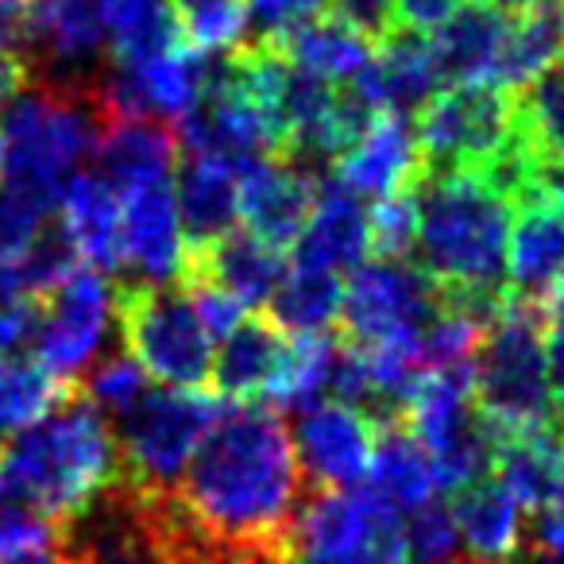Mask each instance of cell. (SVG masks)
I'll list each match as a JSON object with an SVG mask.
<instances>
[{"label": "cell", "instance_id": "5b68a950", "mask_svg": "<svg viewBox=\"0 0 564 564\" xmlns=\"http://www.w3.org/2000/svg\"><path fill=\"white\" fill-rule=\"evenodd\" d=\"M225 414L217 394L205 391H148L117 433V484L135 499H163L182 484L205 433Z\"/></svg>", "mask_w": 564, "mask_h": 564}, {"label": "cell", "instance_id": "681fc988", "mask_svg": "<svg viewBox=\"0 0 564 564\" xmlns=\"http://www.w3.org/2000/svg\"><path fill=\"white\" fill-rule=\"evenodd\" d=\"M28 40L20 0H0V51H17Z\"/></svg>", "mask_w": 564, "mask_h": 564}, {"label": "cell", "instance_id": "836d02e7", "mask_svg": "<svg viewBox=\"0 0 564 564\" xmlns=\"http://www.w3.org/2000/svg\"><path fill=\"white\" fill-rule=\"evenodd\" d=\"M337 356H340V340L329 337V333L294 337L286 345L282 368L263 402L271 410H306L314 402H325V394L333 387V371H337Z\"/></svg>", "mask_w": 564, "mask_h": 564}, {"label": "cell", "instance_id": "ab89813d", "mask_svg": "<svg viewBox=\"0 0 564 564\" xmlns=\"http://www.w3.org/2000/svg\"><path fill=\"white\" fill-rule=\"evenodd\" d=\"M368 213H371V251L379 259H406L417 243V220H422L417 186L383 197Z\"/></svg>", "mask_w": 564, "mask_h": 564}, {"label": "cell", "instance_id": "2e32d148", "mask_svg": "<svg viewBox=\"0 0 564 564\" xmlns=\"http://www.w3.org/2000/svg\"><path fill=\"white\" fill-rule=\"evenodd\" d=\"M333 178H340L364 202H383L402 189H414L425 178V163L410 120L387 112L371 120L368 132L333 163Z\"/></svg>", "mask_w": 564, "mask_h": 564}, {"label": "cell", "instance_id": "7c38bea8", "mask_svg": "<svg viewBox=\"0 0 564 564\" xmlns=\"http://www.w3.org/2000/svg\"><path fill=\"white\" fill-rule=\"evenodd\" d=\"M112 322V291L101 271L74 267L55 291L47 294V306H40L35 325V360L70 383L78 371L97 360Z\"/></svg>", "mask_w": 564, "mask_h": 564}, {"label": "cell", "instance_id": "5bb4252c", "mask_svg": "<svg viewBox=\"0 0 564 564\" xmlns=\"http://www.w3.org/2000/svg\"><path fill=\"white\" fill-rule=\"evenodd\" d=\"M379 425L348 402H314L299 410L294 456L322 491L360 487L371 471Z\"/></svg>", "mask_w": 564, "mask_h": 564}, {"label": "cell", "instance_id": "b9f144b4", "mask_svg": "<svg viewBox=\"0 0 564 564\" xmlns=\"http://www.w3.org/2000/svg\"><path fill=\"white\" fill-rule=\"evenodd\" d=\"M182 286H186V299H189V306H194L197 322L205 325V333H209L213 340H225L228 333L243 322V310L248 306L236 302L228 291H220V286H213V282H205V279H186Z\"/></svg>", "mask_w": 564, "mask_h": 564}, {"label": "cell", "instance_id": "816d5d0a", "mask_svg": "<svg viewBox=\"0 0 564 564\" xmlns=\"http://www.w3.org/2000/svg\"><path fill=\"white\" fill-rule=\"evenodd\" d=\"M545 314H549V322L564 317V271H561V279L553 282V291L545 294Z\"/></svg>", "mask_w": 564, "mask_h": 564}, {"label": "cell", "instance_id": "52a82bcc", "mask_svg": "<svg viewBox=\"0 0 564 564\" xmlns=\"http://www.w3.org/2000/svg\"><path fill=\"white\" fill-rule=\"evenodd\" d=\"M294 564H410L406 522L376 487L322 491L294 518Z\"/></svg>", "mask_w": 564, "mask_h": 564}, {"label": "cell", "instance_id": "f907efd6", "mask_svg": "<svg viewBox=\"0 0 564 564\" xmlns=\"http://www.w3.org/2000/svg\"><path fill=\"white\" fill-rule=\"evenodd\" d=\"M541 545L545 553H561L564 556V502L549 514H541Z\"/></svg>", "mask_w": 564, "mask_h": 564}, {"label": "cell", "instance_id": "9f6ffc18", "mask_svg": "<svg viewBox=\"0 0 564 564\" xmlns=\"http://www.w3.org/2000/svg\"><path fill=\"white\" fill-rule=\"evenodd\" d=\"M0 171H4V135H0Z\"/></svg>", "mask_w": 564, "mask_h": 564}, {"label": "cell", "instance_id": "1f68e13d", "mask_svg": "<svg viewBox=\"0 0 564 564\" xmlns=\"http://www.w3.org/2000/svg\"><path fill=\"white\" fill-rule=\"evenodd\" d=\"M105 35L112 40V58H151L182 43V24L174 0H97Z\"/></svg>", "mask_w": 564, "mask_h": 564}, {"label": "cell", "instance_id": "4fadbf2b", "mask_svg": "<svg viewBox=\"0 0 564 564\" xmlns=\"http://www.w3.org/2000/svg\"><path fill=\"white\" fill-rule=\"evenodd\" d=\"M120 194V267L143 286H166L186 267V228H182L174 174L143 178Z\"/></svg>", "mask_w": 564, "mask_h": 564}, {"label": "cell", "instance_id": "8d00e7d4", "mask_svg": "<svg viewBox=\"0 0 564 564\" xmlns=\"http://www.w3.org/2000/svg\"><path fill=\"white\" fill-rule=\"evenodd\" d=\"M182 43L205 58L236 55L248 40L251 12L243 0H182Z\"/></svg>", "mask_w": 564, "mask_h": 564}, {"label": "cell", "instance_id": "f1b7e54d", "mask_svg": "<svg viewBox=\"0 0 564 564\" xmlns=\"http://www.w3.org/2000/svg\"><path fill=\"white\" fill-rule=\"evenodd\" d=\"M371 484L383 495L391 507L414 510L422 502L437 499V471H433L430 453L422 448V441L406 430L402 422H383L376 437V456H371Z\"/></svg>", "mask_w": 564, "mask_h": 564}, {"label": "cell", "instance_id": "4dcf8cb0", "mask_svg": "<svg viewBox=\"0 0 564 564\" xmlns=\"http://www.w3.org/2000/svg\"><path fill=\"white\" fill-rule=\"evenodd\" d=\"M174 135L151 120H109L97 143V171L117 189L174 171Z\"/></svg>", "mask_w": 564, "mask_h": 564}, {"label": "cell", "instance_id": "7bdbcfd3", "mask_svg": "<svg viewBox=\"0 0 564 564\" xmlns=\"http://www.w3.org/2000/svg\"><path fill=\"white\" fill-rule=\"evenodd\" d=\"M329 12L337 24L356 32L368 43H383L399 32V9L394 0H329Z\"/></svg>", "mask_w": 564, "mask_h": 564}, {"label": "cell", "instance_id": "74e56055", "mask_svg": "<svg viewBox=\"0 0 564 564\" xmlns=\"http://www.w3.org/2000/svg\"><path fill=\"white\" fill-rule=\"evenodd\" d=\"M58 209V194L28 186L17 178H0V248H28L47 232Z\"/></svg>", "mask_w": 564, "mask_h": 564}, {"label": "cell", "instance_id": "484cf974", "mask_svg": "<svg viewBox=\"0 0 564 564\" xmlns=\"http://www.w3.org/2000/svg\"><path fill=\"white\" fill-rule=\"evenodd\" d=\"M291 340L282 337V329L271 317H243L225 340L220 352L213 356V387L225 399L236 402H256L267 399L274 376L282 368Z\"/></svg>", "mask_w": 564, "mask_h": 564}, {"label": "cell", "instance_id": "ac0fdd59", "mask_svg": "<svg viewBox=\"0 0 564 564\" xmlns=\"http://www.w3.org/2000/svg\"><path fill=\"white\" fill-rule=\"evenodd\" d=\"M348 86L376 112L402 120L417 117L441 89L437 70H433L430 40L410 32V28H399L391 40L379 43V51H371V63Z\"/></svg>", "mask_w": 564, "mask_h": 564}, {"label": "cell", "instance_id": "d4e9b609", "mask_svg": "<svg viewBox=\"0 0 564 564\" xmlns=\"http://www.w3.org/2000/svg\"><path fill=\"white\" fill-rule=\"evenodd\" d=\"M174 194H178L182 228H186V248L220 240L240 220V178L232 159L186 151Z\"/></svg>", "mask_w": 564, "mask_h": 564}, {"label": "cell", "instance_id": "7402d4cb", "mask_svg": "<svg viewBox=\"0 0 564 564\" xmlns=\"http://www.w3.org/2000/svg\"><path fill=\"white\" fill-rule=\"evenodd\" d=\"M460 533V549L468 564H518L525 549V522L514 495L495 476H479L476 484L453 491L448 507Z\"/></svg>", "mask_w": 564, "mask_h": 564}, {"label": "cell", "instance_id": "44dd1931", "mask_svg": "<svg viewBox=\"0 0 564 564\" xmlns=\"http://www.w3.org/2000/svg\"><path fill=\"white\" fill-rule=\"evenodd\" d=\"M495 479L530 514H549L564 502V425L499 433L495 437Z\"/></svg>", "mask_w": 564, "mask_h": 564}, {"label": "cell", "instance_id": "ffe728a7", "mask_svg": "<svg viewBox=\"0 0 564 564\" xmlns=\"http://www.w3.org/2000/svg\"><path fill=\"white\" fill-rule=\"evenodd\" d=\"M510 32V12L487 0H468L441 28L430 32V55L441 86H468L491 82L499 66L502 43Z\"/></svg>", "mask_w": 564, "mask_h": 564}, {"label": "cell", "instance_id": "9c48e42d", "mask_svg": "<svg viewBox=\"0 0 564 564\" xmlns=\"http://www.w3.org/2000/svg\"><path fill=\"white\" fill-rule=\"evenodd\" d=\"M425 174L484 171L514 140V94L495 82L448 86L417 112Z\"/></svg>", "mask_w": 564, "mask_h": 564}, {"label": "cell", "instance_id": "7dc6e473", "mask_svg": "<svg viewBox=\"0 0 564 564\" xmlns=\"http://www.w3.org/2000/svg\"><path fill=\"white\" fill-rule=\"evenodd\" d=\"M545 352H549V383H553V402H556V414H561V422H564V317L549 322Z\"/></svg>", "mask_w": 564, "mask_h": 564}, {"label": "cell", "instance_id": "6f0895ef", "mask_svg": "<svg viewBox=\"0 0 564 564\" xmlns=\"http://www.w3.org/2000/svg\"><path fill=\"white\" fill-rule=\"evenodd\" d=\"M178 4H182V0H174V9H178Z\"/></svg>", "mask_w": 564, "mask_h": 564}, {"label": "cell", "instance_id": "60d3db41", "mask_svg": "<svg viewBox=\"0 0 564 564\" xmlns=\"http://www.w3.org/2000/svg\"><path fill=\"white\" fill-rule=\"evenodd\" d=\"M47 549H58V525L0 499V564H20Z\"/></svg>", "mask_w": 564, "mask_h": 564}, {"label": "cell", "instance_id": "f546056e", "mask_svg": "<svg viewBox=\"0 0 564 564\" xmlns=\"http://www.w3.org/2000/svg\"><path fill=\"white\" fill-rule=\"evenodd\" d=\"M345 310V282L329 267L299 263L286 267L279 291L271 294V322L291 337L329 333Z\"/></svg>", "mask_w": 564, "mask_h": 564}, {"label": "cell", "instance_id": "11a10c76", "mask_svg": "<svg viewBox=\"0 0 564 564\" xmlns=\"http://www.w3.org/2000/svg\"><path fill=\"white\" fill-rule=\"evenodd\" d=\"M549 194H553V197H556V205H561V209H564V171L549 178Z\"/></svg>", "mask_w": 564, "mask_h": 564}, {"label": "cell", "instance_id": "e575fe53", "mask_svg": "<svg viewBox=\"0 0 564 564\" xmlns=\"http://www.w3.org/2000/svg\"><path fill=\"white\" fill-rule=\"evenodd\" d=\"M70 394V383L51 376L40 360L4 356L0 360V441L32 430L51 410L63 406Z\"/></svg>", "mask_w": 564, "mask_h": 564}, {"label": "cell", "instance_id": "83f0119b", "mask_svg": "<svg viewBox=\"0 0 564 564\" xmlns=\"http://www.w3.org/2000/svg\"><path fill=\"white\" fill-rule=\"evenodd\" d=\"M274 51L291 66L314 74V78L340 86V82H356L360 70L371 63V43L348 32L337 20H306V24L291 28L282 35H263Z\"/></svg>", "mask_w": 564, "mask_h": 564}, {"label": "cell", "instance_id": "bcb514c9", "mask_svg": "<svg viewBox=\"0 0 564 564\" xmlns=\"http://www.w3.org/2000/svg\"><path fill=\"white\" fill-rule=\"evenodd\" d=\"M460 4H468V0H394V9H399V24L410 28V32H417V35L441 28L456 9H460Z\"/></svg>", "mask_w": 564, "mask_h": 564}, {"label": "cell", "instance_id": "3957f363", "mask_svg": "<svg viewBox=\"0 0 564 564\" xmlns=\"http://www.w3.org/2000/svg\"><path fill=\"white\" fill-rule=\"evenodd\" d=\"M417 267L437 291L502 294L514 205L484 174H425L417 182Z\"/></svg>", "mask_w": 564, "mask_h": 564}, {"label": "cell", "instance_id": "603a6c76", "mask_svg": "<svg viewBox=\"0 0 564 564\" xmlns=\"http://www.w3.org/2000/svg\"><path fill=\"white\" fill-rule=\"evenodd\" d=\"M564 271V209L553 194H533L514 205L507 251V286L522 299H541L553 291Z\"/></svg>", "mask_w": 564, "mask_h": 564}, {"label": "cell", "instance_id": "4316f807", "mask_svg": "<svg viewBox=\"0 0 564 564\" xmlns=\"http://www.w3.org/2000/svg\"><path fill=\"white\" fill-rule=\"evenodd\" d=\"M564 58V0H538L533 9L510 17V32L502 43L499 66H495V86L525 89L549 74Z\"/></svg>", "mask_w": 564, "mask_h": 564}, {"label": "cell", "instance_id": "8992f818", "mask_svg": "<svg viewBox=\"0 0 564 564\" xmlns=\"http://www.w3.org/2000/svg\"><path fill=\"white\" fill-rule=\"evenodd\" d=\"M105 117L94 109V97L47 89V94H20L0 117L4 135V171L0 178H17L28 186L63 194L66 178L86 155H97Z\"/></svg>", "mask_w": 564, "mask_h": 564}, {"label": "cell", "instance_id": "d6a6232c", "mask_svg": "<svg viewBox=\"0 0 564 564\" xmlns=\"http://www.w3.org/2000/svg\"><path fill=\"white\" fill-rule=\"evenodd\" d=\"M78 267L66 232H43L28 248H0V306L35 302L51 294Z\"/></svg>", "mask_w": 564, "mask_h": 564}, {"label": "cell", "instance_id": "9a60e30c", "mask_svg": "<svg viewBox=\"0 0 564 564\" xmlns=\"http://www.w3.org/2000/svg\"><path fill=\"white\" fill-rule=\"evenodd\" d=\"M236 178H240V220L251 232L279 248L299 240L317 197V178L306 163L286 155L236 159Z\"/></svg>", "mask_w": 564, "mask_h": 564}, {"label": "cell", "instance_id": "277c9868", "mask_svg": "<svg viewBox=\"0 0 564 564\" xmlns=\"http://www.w3.org/2000/svg\"><path fill=\"white\" fill-rule=\"evenodd\" d=\"M549 314L541 299H522L507 286L502 314L484 333L471 360V399L491 441L499 433L564 425L549 383Z\"/></svg>", "mask_w": 564, "mask_h": 564}, {"label": "cell", "instance_id": "f6af8a7d", "mask_svg": "<svg viewBox=\"0 0 564 564\" xmlns=\"http://www.w3.org/2000/svg\"><path fill=\"white\" fill-rule=\"evenodd\" d=\"M35 325H40V302L0 306V360L17 352L28 337H35Z\"/></svg>", "mask_w": 564, "mask_h": 564}, {"label": "cell", "instance_id": "e0dca14e", "mask_svg": "<svg viewBox=\"0 0 564 564\" xmlns=\"http://www.w3.org/2000/svg\"><path fill=\"white\" fill-rule=\"evenodd\" d=\"M282 274H286V251L279 243L263 240L251 228H232L205 248H186V267L178 279H205L243 306H263L279 291Z\"/></svg>", "mask_w": 564, "mask_h": 564}, {"label": "cell", "instance_id": "30bf717a", "mask_svg": "<svg viewBox=\"0 0 564 564\" xmlns=\"http://www.w3.org/2000/svg\"><path fill=\"white\" fill-rule=\"evenodd\" d=\"M441 310L437 282L406 259H364L345 286L340 322L360 348L417 345Z\"/></svg>", "mask_w": 564, "mask_h": 564}, {"label": "cell", "instance_id": "8fae6325", "mask_svg": "<svg viewBox=\"0 0 564 564\" xmlns=\"http://www.w3.org/2000/svg\"><path fill=\"white\" fill-rule=\"evenodd\" d=\"M209 58L186 43L151 58H112L109 74L97 82V112L109 120H182L205 94Z\"/></svg>", "mask_w": 564, "mask_h": 564}, {"label": "cell", "instance_id": "d590c367", "mask_svg": "<svg viewBox=\"0 0 564 564\" xmlns=\"http://www.w3.org/2000/svg\"><path fill=\"white\" fill-rule=\"evenodd\" d=\"M514 124L545 178L564 171V66L514 94Z\"/></svg>", "mask_w": 564, "mask_h": 564}, {"label": "cell", "instance_id": "ba28073f", "mask_svg": "<svg viewBox=\"0 0 564 564\" xmlns=\"http://www.w3.org/2000/svg\"><path fill=\"white\" fill-rule=\"evenodd\" d=\"M124 352L166 387L197 391L213 379V337L186 294L132 282L117 299Z\"/></svg>", "mask_w": 564, "mask_h": 564}, {"label": "cell", "instance_id": "cb8c5ba5", "mask_svg": "<svg viewBox=\"0 0 564 564\" xmlns=\"http://www.w3.org/2000/svg\"><path fill=\"white\" fill-rule=\"evenodd\" d=\"M63 232L74 256L94 271L109 274L120 267V194L101 171H74L58 194Z\"/></svg>", "mask_w": 564, "mask_h": 564}, {"label": "cell", "instance_id": "7a4b0ae2", "mask_svg": "<svg viewBox=\"0 0 564 564\" xmlns=\"http://www.w3.org/2000/svg\"><path fill=\"white\" fill-rule=\"evenodd\" d=\"M112 484L117 441L86 394H70L43 422L0 445V499L51 525L82 522Z\"/></svg>", "mask_w": 564, "mask_h": 564}, {"label": "cell", "instance_id": "f5cc1de1", "mask_svg": "<svg viewBox=\"0 0 564 564\" xmlns=\"http://www.w3.org/2000/svg\"><path fill=\"white\" fill-rule=\"evenodd\" d=\"M20 564H78V561H74L70 549L58 545V549H47V553H40V556H28V561H20Z\"/></svg>", "mask_w": 564, "mask_h": 564}, {"label": "cell", "instance_id": "db71d44e", "mask_svg": "<svg viewBox=\"0 0 564 564\" xmlns=\"http://www.w3.org/2000/svg\"><path fill=\"white\" fill-rule=\"evenodd\" d=\"M487 4H495V9L510 12V17H518V12L533 9V4H538V0H487Z\"/></svg>", "mask_w": 564, "mask_h": 564}, {"label": "cell", "instance_id": "ee69618b", "mask_svg": "<svg viewBox=\"0 0 564 564\" xmlns=\"http://www.w3.org/2000/svg\"><path fill=\"white\" fill-rule=\"evenodd\" d=\"M263 35H282L291 32V28L306 24V20H317L325 9H329V0H243Z\"/></svg>", "mask_w": 564, "mask_h": 564}, {"label": "cell", "instance_id": "d6986e66", "mask_svg": "<svg viewBox=\"0 0 564 564\" xmlns=\"http://www.w3.org/2000/svg\"><path fill=\"white\" fill-rule=\"evenodd\" d=\"M371 251V213L340 178H317V197L306 228L294 240V259L314 267H360Z\"/></svg>", "mask_w": 564, "mask_h": 564}, {"label": "cell", "instance_id": "f35d334b", "mask_svg": "<svg viewBox=\"0 0 564 564\" xmlns=\"http://www.w3.org/2000/svg\"><path fill=\"white\" fill-rule=\"evenodd\" d=\"M148 394V371L135 364L132 352H112L105 356L94 368V376L86 379V399L97 410H109V414H128L135 402Z\"/></svg>", "mask_w": 564, "mask_h": 564}, {"label": "cell", "instance_id": "c3c4849f", "mask_svg": "<svg viewBox=\"0 0 564 564\" xmlns=\"http://www.w3.org/2000/svg\"><path fill=\"white\" fill-rule=\"evenodd\" d=\"M24 86H28V63L17 51H0V117L24 94Z\"/></svg>", "mask_w": 564, "mask_h": 564}, {"label": "cell", "instance_id": "6da1fadb", "mask_svg": "<svg viewBox=\"0 0 564 564\" xmlns=\"http://www.w3.org/2000/svg\"><path fill=\"white\" fill-rule=\"evenodd\" d=\"M299 471L282 414L248 402L225 410L205 433L174 502L225 553L251 564H294Z\"/></svg>", "mask_w": 564, "mask_h": 564}]
</instances>
